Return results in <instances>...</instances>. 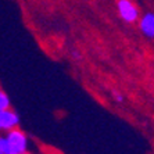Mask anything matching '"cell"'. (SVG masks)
I'll return each mask as SVG.
<instances>
[{
  "label": "cell",
  "mask_w": 154,
  "mask_h": 154,
  "mask_svg": "<svg viewBox=\"0 0 154 154\" xmlns=\"http://www.w3.org/2000/svg\"><path fill=\"white\" fill-rule=\"evenodd\" d=\"M6 142H7L8 154H20L28 150V136L20 128L10 129L6 132Z\"/></svg>",
  "instance_id": "1"
},
{
  "label": "cell",
  "mask_w": 154,
  "mask_h": 154,
  "mask_svg": "<svg viewBox=\"0 0 154 154\" xmlns=\"http://www.w3.org/2000/svg\"><path fill=\"white\" fill-rule=\"evenodd\" d=\"M117 10L119 18L126 24H135L140 17L139 8L132 0H117Z\"/></svg>",
  "instance_id": "2"
},
{
  "label": "cell",
  "mask_w": 154,
  "mask_h": 154,
  "mask_svg": "<svg viewBox=\"0 0 154 154\" xmlns=\"http://www.w3.org/2000/svg\"><path fill=\"white\" fill-rule=\"evenodd\" d=\"M18 125H20V117L14 110L6 108V110L0 111V128H2V131L7 132L10 129L18 128Z\"/></svg>",
  "instance_id": "3"
},
{
  "label": "cell",
  "mask_w": 154,
  "mask_h": 154,
  "mask_svg": "<svg viewBox=\"0 0 154 154\" xmlns=\"http://www.w3.org/2000/svg\"><path fill=\"white\" fill-rule=\"evenodd\" d=\"M137 22H139L140 32L143 33L146 38L154 39V13L153 11L144 13L142 17H139Z\"/></svg>",
  "instance_id": "4"
},
{
  "label": "cell",
  "mask_w": 154,
  "mask_h": 154,
  "mask_svg": "<svg viewBox=\"0 0 154 154\" xmlns=\"http://www.w3.org/2000/svg\"><path fill=\"white\" fill-rule=\"evenodd\" d=\"M10 107H11L10 97H8L7 93L0 88V111H2V110H6V108H10Z\"/></svg>",
  "instance_id": "5"
},
{
  "label": "cell",
  "mask_w": 154,
  "mask_h": 154,
  "mask_svg": "<svg viewBox=\"0 0 154 154\" xmlns=\"http://www.w3.org/2000/svg\"><path fill=\"white\" fill-rule=\"evenodd\" d=\"M0 154H8V149H7V142L6 137L0 135Z\"/></svg>",
  "instance_id": "6"
},
{
  "label": "cell",
  "mask_w": 154,
  "mask_h": 154,
  "mask_svg": "<svg viewBox=\"0 0 154 154\" xmlns=\"http://www.w3.org/2000/svg\"><path fill=\"white\" fill-rule=\"evenodd\" d=\"M114 99H115V101H118V103H122V101H124V94H121V93H114Z\"/></svg>",
  "instance_id": "7"
},
{
  "label": "cell",
  "mask_w": 154,
  "mask_h": 154,
  "mask_svg": "<svg viewBox=\"0 0 154 154\" xmlns=\"http://www.w3.org/2000/svg\"><path fill=\"white\" fill-rule=\"evenodd\" d=\"M72 56H74V58H75V60L81 58V53H79L78 50H72Z\"/></svg>",
  "instance_id": "8"
},
{
  "label": "cell",
  "mask_w": 154,
  "mask_h": 154,
  "mask_svg": "<svg viewBox=\"0 0 154 154\" xmlns=\"http://www.w3.org/2000/svg\"><path fill=\"white\" fill-rule=\"evenodd\" d=\"M20 154H32V153H29V151L26 150V151H22V153H20Z\"/></svg>",
  "instance_id": "9"
},
{
  "label": "cell",
  "mask_w": 154,
  "mask_h": 154,
  "mask_svg": "<svg viewBox=\"0 0 154 154\" xmlns=\"http://www.w3.org/2000/svg\"><path fill=\"white\" fill-rule=\"evenodd\" d=\"M0 132H2V128H0Z\"/></svg>",
  "instance_id": "10"
}]
</instances>
